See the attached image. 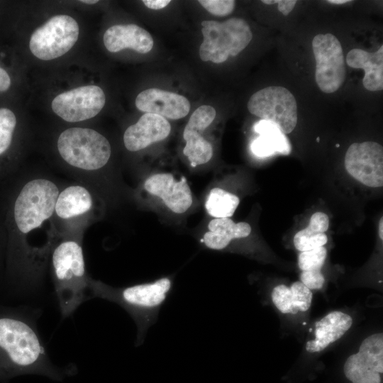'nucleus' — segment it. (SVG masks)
Here are the masks:
<instances>
[{"mask_svg":"<svg viewBox=\"0 0 383 383\" xmlns=\"http://www.w3.org/2000/svg\"><path fill=\"white\" fill-rule=\"evenodd\" d=\"M11 85V79L8 73L0 67V92L6 91Z\"/></svg>","mask_w":383,"mask_h":383,"instance_id":"33","label":"nucleus"},{"mask_svg":"<svg viewBox=\"0 0 383 383\" xmlns=\"http://www.w3.org/2000/svg\"><path fill=\"white\" fill-rule=\"evenodd\" d=\"M352 316L341 311H333L317 321L313 328L314 338L305 344V350L310 353L325 350L340 339L351 328Z\"/></svg>","mask_w":383,"mask_h":383,"instance_id":"16","label":"nucleus"},{"mask_svg":"<svg viewBox=\"0 0 383 383\" xmlns=\"http://www.w3.org/2000/svg\"><path fill=\"white\" fill-rule=\"evenodd\" d=\"M77 21L68 15H57L32 34L29 47L38 59L50 60L67 53L79 36Z\"/></svg>","mask_w":383,"mask_h":383,"instance_id":"8","label":"nucleus"},{"mask_svg":"<svg viewBox=\"0 0 383 383\" xmlns=\"http://www.w3.org/2000/svg\"><path fill=\"white\" fill-rule=\"evenodd\" d=\"M327 257L324 246L300 252L298 266L301 271H321Z\"/></svg>","mask_w":383,"mask_h":383,"instance_id":"27","label":"nucleus"},{"mask_svg":"<svg viewBox=\"0 0 383 383\" xmlns=\"http://www.w3.org/2000/svg\"><path fill=\"white\" fill-rule=\"evenodd\" d=\"M382 228H383V218H381L380 221H379V238H380V239L382 240H383V230H382Z\"/></svg>","mask_w":383,"mask_h":383,"instance_id":"35","label":"nucleus"},{"mask_svg":"<svg viewBox=\"0 0 383 383\" xmlns=\"http://www.w3.org/2000/svg\"><path fill=\"white\" fill-rule=\"evenodd\" d=\"M208 228L203 243L208 248L215 250L225 249L231 240L245 238L251 233L249 223H235L229 218H214L209 222Z\"/></svg>","mask_w":383,"mask_h":383,"instance_id":"21","label":"nucleus"},{"mask_svg":"<svg viewBox=\"0 0 383 383\" xmlns=\"http://www.w3.org/2000/svg\"><path fill=\"white\" fill-rule=\"evenodd\" d=\"M343 372L352 383H382V333H373L362 341L358 352L346 359Z\"/></svg>","mask_w":383,"mask_h":383,"instance_id":"10","label":"nucleus"},{"mask_svg":"<svg viewBox=\"0 0 383 383\" xmlns=\"http://www.w3.org/2000/svg\"><path fill=\"white\" fill-rule=\"evenodd\" d=\"M249 112L277 126L282 133H290L297 123V105L294 95L283 87L271 86L253 94Z\"/></svg>","mask_w":383,"mask_h":383,"instance_id":"7","label":"nucleus"},{"mask_svg":"<svg viewBox=\"0 0 383 383\" xmlns=\"http://www.w3.org/2000/svg\"><path fill=\"white\" fill-rule=\"evenodd\" d=\"M327 1L330 4H343L347 2H350L351 1L350 0H328Z\"/></svg>","mask_w":383,"mask_h":383,"instance_id":"34","label":"nucleus"},{"mask_svg":"<svg viewBox=\"0 0 383 383\" xmlns=\"http://www.w3.org/2000/svg\"><path fill=\"white\" fill-rule=\"evenodd\" d=\"M329 226L328 216L323 212L313 213L308 227L297 232L294 237L295 248L300 251H306L324 246L328 241L325 232Z\"/></svg>","mask_w":383,"mask_h":383,"instance_id":"23","label":"nucleus"},{"mask_svg":"<svg viewBox=\"0 0 383 383\" xmlns=\"http://www.w3.org/2000/svg\"><path fill=\"white\" fill-rule=\"evenodd\" d=\"M171 2L170 0H143V3L150 9L158 10L166 7Z\"/></svg>","mask_w":383,"mask_h":383,"instance_id":"32","label":"nucleus"},{"mask_svg":"<svg viewBox=\"0 0 383 383\" xmlns=\"http://www.w3.org/2000/svg\"><path fill=\"white\" fill-rule=\"evenodd\" d=\"M170 131L171 126L166 118L145 113L135 124L126 130L123 143L128 150L135 152L163 140L170 135Z\"/></svg>","mask_w":383,"mask_h":383,"instance_id":"15","label":"nucleus"},{"mask_svg":"<svg viewBox=\"0 0 383 383\" xmlns=\"http://www.w3.org/2000/svg\"><path fill=\"white\" fill-rule=\"evenodd\" d=\"M144 187L174 213H183L192 204L191 189L184 178L177 181L170 173L155 174L146 179Z\"/></svg>","mask_w":383,"mask_h":383,"instance_id":"13","label":"nucleus"},{"mask_svg":"<svg viewBox=\"0 0 383 383\" xmlns=\"http://www.w3.org/2000/svg\"><path fill=\"white\" fill-rule=\"evenodd\" d=\"M216 115L215 109L209 105L197 108L187 123L183 136L190 134H201L213 121Z\"/></svg>","mask_w":383,"mask_h":383,"instance_id":"26","label":"nucleus"},{"mask_svg":"<svg viewBox=\"0 0 383 383\" xmlns=\"http://www.w3.org/2000/svg\"><path fill=\"white\" fill-rule=\"evenodd\" d=\"M92 204V197L85 187L72 185L59 193L55 211L60 218L69 219L88 212Z\"/></svg>","mask_w":383,"mask_h":383,"instance_id":"22","label":"nucleus"},{"mask_svg":"<svg viewBox=\"0 0 383 383\" xmlns=\"http://www.w3.org/2000/svg\"><path fill=\"white\" fill-rule=\"evenodd\" d=\"M106 96L98 86L88 85L60 94L52 101L55 113L67 122H79L96 116L105 105Z\"/></svg>","mask_w":383,"mask_h":383,"instance_id":"11","label":"nucleus"},{"mask_svg":"<svg viewBox=\"0 0 383 383\" xmlns=\"http://www.w3.org/2000/svg\"><path fill=\"white\" fill-rule=\"evenodd\" d=\"M271 299L281 313L295 315L310 309L313 293L300 281H296L289 287L284 284L275 286L271 292Z\"/></svg>","mask_w":383,"mask_h":383,"instance_id":"18","label":"nucleus"},{"mask_svg":"<svg viewBox=\"0 0 383 383\" xmlns=\"http://www.w3.org/2000/svg\"><path fill=\"white\" fill-rule=\"evenodd\" d=\"M300 282L311 291L319 290L323 287L325 277L321 271H301Z\"/></svg>","mask_w":383,"mask_h":383,"instance_id":"30","label":"nucleus"},{"mask_svg":"<svg viewBox=\"0 0 383 383\" xmlns=\"http://www.w3.org/2000/svg\"><path fill=\"white\" fill-rule=\"evenodd\" d=\"M198 2L209 13L217 16H226L234 9L233 0H199Z\"/></svg>","mask_w":383,"mask_h":383,"instance_id":"29","label":"nucleus"},{"mask_svg":"<svg viewBox=\"0 0 383 383\" xmlns=\"http://www.w3.org/2000/svg\"><path fill=\"white\" fill-rule=\"evenodd\" d=\"M183 138L186 142L183 152L192 167L205 164L211 159L213 147L201 134H190Z\"/></svg>","mask_w":383,"mask_h":383,"instance_id":"25","label":"nucleus"},{"mask_svg":"<svg viewBox=\"0 0 383 383\" xmlns=\"http://www.w3.org/2000/svg\"><path fill=\"white\" fill-rule=\"evenodd\" d=\"M347 172L360 183L370 187L383 185V148L375 142L355 143L345 153Z\"/></svg>","mask_w":383,"mask_h":383,"instance_id":"12","label":"nucleus"},{"mask_svg":"<svg viewBox=\"0 0 383 383\" xmlns=\"http://www.w3.org/2000/svg\"><path fill=\"white\" fill-rule=\"evenodd\" d=\"M346 62L350 67L365 70L362 84L366 89L371 91L383 89V45L374 52L352 49L347 54Z\"/></svg>","mask_w":383,"mask_h":383,"instance_id":"19","label":"nucleus"},{"mask_svg":"<svg viewBox=\"0 0 383 383\" xmlns=\"http://www.w3.org/2000/svg\"><path fill=\"white\" fill-rule=\"evenodd\" d=\"M172 285V279L167 277L123 288H113L89 279L91 297L116 303L131 314L138 328L137 345L143 343L148 328L155 322Z\"/></svg>","mask_w":383,"mask_h":383,"instance_id":"2","label":"nucleus"},{"mask_svg":"<svg viewBox=\"0 0 383 383\" xmlns=\"http://www.w3.org/2000/svg\"><path fill=\"white\" fill-rule=\"evenodd\" d=\"M279 0H262V2L265 4H278Z\"/></svg>","mask_w":383,"mask_h":383,"instance_id":"36","label":"nucleus"},{"mask_svg":"<svg viewBox=\"0 0 383 383\" xmlns=\"http://www.w3.org/2000/svg\"><path fill=\"white\" fill-rule=\"evenodd\" d=\"M59 195L52 181L38 178L28 182L21 190L14 204V219L23 234L40 227L55 211Z\"/></svg>","mask_w":383,"mask_h":383,"instance_id":"6","label":"nucleus"},{"mask_svg":"<svg viewBox=\"0 0 383 383\" xmlns=\"http://www.w3.org/2000/svg\"><path fill=\"white\" fill-rule=\"evenodd\" d=\"M240 203L239 198L221 188L212 189L206 199L205 208L208 213L215 218L232 216Z\"/></svg>","mask_w":383,"mask_h":383,"instance_id":"24","label":"nucleus"},{"mask_svg":"<svg viewBox=\"0 0 383 383\" xmlns=\"http://www.w3.org/2000/svg\"><path fill=\"white\" fill-rule=\"evenodd\" d=\"M104 44L111 52L130 48L145 54L152 50L154 42L152 35L146 30L135 24H127L109 28L104 35Z\"/></svg>","mask_w":383,"mask_h":383,"instance_id":"17","label":"nucleus"},{"mask_svg":"<svg viewBox=\"0 0 383 383\" xmlns=\"http://www.w3.org/2000/svg\"><path fill=\"white\" fill-rule=\"evenodd\" d=\"M254 130L260 134L251 144V150L255 155L266 157L276 152L285 155L290 154V143L277 125L261 120L255 124Z\"/></svg>","mask_w":383,"mask_h":383,"instance_id":"20","label":"nucleus"},{"mask_svg":"<svg viewBox=\"0 0 383 383\" xmlns=\"http://www.w3.org/2000/svg\"><path fill=\"white\" fill-rule=\"evenodd\" d=\"M312 50L316 63L315 78L317 85L324 93L336 91L346 77L340 42L331 33L318 34L312 40Z\"/></svg>","mask_w":383,"mask_h":383,"instance_id":"9","label":"nucleus"},{"mask_svg":"<svg viewBox=\"0 0 383 383\" xmlns=\"http://www.w3.org/2000/svg\"><path fill=\"white\" fill-rule=\"evenodd\" d=\"M52 266L61 313L67 317L87 298L89 279L86 277L82 246L72 240L60 243L52 253Z\"/></svg>","mask_w":383,"mask_h":383,"instance_id":"3","label":"nucleus"},{"mask_svg":"<svg viewBox=\"0 0 383 383\" xmlns=\"http://www.w3.org/2000/svg\"><path fill=\"white\" fill-rule=\"evenodd\" d=\"M135 103L137 109L141 111L172 120L187 116L191 107L190 102L185 96L157 88L141 91Z\"/></svg>","mask_w":383,"mask_h":383,"instance_id":"14","label":"nucleus"},{"mask_svg":"<svg viewBox=\"0 0 383 383\" xmlns=\"http://www.w3.org/2000/svg\"><path fill=\"white\" fill-rule=\"evenodd\" d=\"M296 3L294 0H279L278 10L284 16H287L294 9Z\"/></svg>","mask_w":383,"mask_h":383,"instance_id":"31","label":"nucleus"},{"mask_svg":"<svg viewBox=\"0 0 383 383\" xmlns=\"http://www.w3.org/2000/svg\"><path fill=\"white\" fill-rule=\"evenodd\" d=\"M204 40L200 45L199 56L202 61L222 63L230 55L234 57L243 50L252 38L248 23L239 18L224 22H201Z\"/></svg>","mask_w":383,"mask_h":383,"instance_id":"4","label":"nucleus"},{"mask_svg":"<svg viewBox=\"0 0 383 383\" xmlns=\"http://www.w3.org/2000/svg\"><path fill=\"white\" fill-rule=\"evenodd\" d=\"M60 156L69 165L84 170H99L106 165L111 153L109 140L87 128H70L57 140Z\"/></svg>","mask_w":383,"mask_h":383,"instance_id":"5","label":"nucleus"},{"mask_svg":"<svg viewBox=\"0 0 383 383\" xmlns=\"http://www.w3.org/2000/svg\"><path fill=\"white\" fill-rule=\"evenodd\" d=\"M16 124L14 113L9 109H0V155L10 146Z\"/></svg>","mask_w":383,"mask_h":383,"instance_id":"28","label":"nucleus"},{"mask_svg":"<svg viewBox=\"0 0 383 383\" xmlns=\"http://www.w3.org/2000/svg\"><path fill=\"white\" fill-rule=\"evenodd\" d=\"M22 374L66 376L50 360L30 319L20 309L0 306V378Z\"/></svg>","mask_w":383,"mask_h":383,"instance_id":"1","label":"nucleus"},{"mask_svg":"<svg viewBox=\"0 0 383 383\" xmlns=\"http://www.w3.org/2000/svg\"><path fill=\"white\" fill-rule=\"evenodd\" d=\"M82 3L87 4H94L97 3L99 1L97 0H82L80 1Z\"/></svg>","mask_w":383,"mask_h":383,"instance_id":"37","label":"nucleus"}]
</instances>
